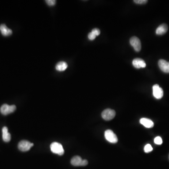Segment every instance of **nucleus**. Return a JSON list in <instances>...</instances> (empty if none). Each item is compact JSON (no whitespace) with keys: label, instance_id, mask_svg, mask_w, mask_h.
I'll use <instances>...</instances> for the list:
<instances>
[{"label":"nucleus","instance_id":"9d476101","mask_svg":"<svg viewBox=\"0 0 169 169\" xmlns=\"http://www.w3.org/2000/svg\"><path fill=\"white\" fill-rule=\"evenodd\" d=\"M132 65L137 69L145 68L146 64L145 61L141 58H135L132 61Z\"/></svg>","mask_w":169,"mask_h":169},{"label":"nucleus","instance_id":"aec40b11","mask_svg":"<svg viewBox=\"0 0 169 169\" xmlns=\"http://www.w3.org/2000/svg\"><path fill=\"white\" fill-rule=\"evenodd\" d=\"M134 2L136 4H143L148 2L147 0H135Z\"/></svg>","mask_w":169,"mask_h":169},{"label":"nucleus","instance_id":"7ed1b4c3","mask_svg":"<svg viewBox=\"0 0 169 169\" xmlns=\"http://www.w3.org/2000/svg\"><path fill=\"white\" fill-rule=\"evenodd\" d=\"M71 164L74 166H84L88 164L87 160H82L79 156H75L72 159Z\"/></svg>","mask_w":169,"mask_h":169},{"label":"nucleus","instance_id":"6e6552de","mask_svg":"<svg viewBox=\"0 0 169 169\" xmlns=\"http://www.w3.org/2000/svg\"><path fill=\"white\" fill-rule=\"evenodd\" d=\"M153 94L155 98L160 99L163 95V90L159 87L158 84H155L153 87Z\"/></svg>","mask_w":169,"mask_h":169},{"label":"nucleus","instance_id":"f03ea898","mask_svg":"<svg viewBox=\"0 0 169 169\" xmlns=\"http://www.w3.org/2000/svg\"><path fill=\"white\" fill-rule=\"evenodd\" d=\"M16 110V106L14 105H9L8 104L2 105L0 109V111L2 115H7L14 112Z\"/></svg>","mask_w":169,"mask_h":169},{"label":"nucleus","instance_id":"dca6fc26","mask_svg":"<svg viewBox=\"0 0 169 169\" xmlns=\"http://www.w3.org/2000/svg\"><path fill=\"white\" fill-rule=\"evenodd\" d=\"M153 150V148L150 144H147L144 147V151L146 153H149Z\"/></svg>","mask_w":169,"mask_h":169},{"label":"nucleus","instance_id":"1a4fd4ad","mask_svg":"<svg viewBox=\"0 0 169 169\" xmlns=\"http://www.w3.org/2000/svg\"><path fill=\"white\" fill-rule=\"evenodd\" d=\"M158 65L161 71L163 72L169 73V62L163 59H161L158 61Z\"/></svg>","mask_w":169,"mask_h":169},{"label":"nucleus","instance_id":"20e7f679","mask_svg":"<svg viewBox=\"0 0 169 169\" xmlns=\"http://www.w3.org/2000/svg\"><path fill=\"white\" fill-rule=\"evenodd\" d=\"M34 146V144L31 143L27 140H22L20 141V143L18 145V148L19 150L23 152H26L27 151L30 150L33 146Z\"/></svg>","mask_w":169,"mask_h":169},{"label":"nucleus","instance_id":"a211bd4d","mask_svg":"<svg viewBox=\"0 0 169 169\" xmlns=\"http://www.w3.org/2000/svg\"><path fill=\"white\" fill-rule=\"evenodd\" d=\"M45 1L49 6H54L56 4V1L54 0H46Z\"/></svg>","mask_w":169,"mask_h":169},{"label":"nucleus","instance_id":"0eeeda50","mask_svg":"<svg viewBox=\"0 0 169 169\" xmlns=\"http://www.w3.org/2000/svg\"><path fill=\"white\" fill-rule=\"evenodd\" d=\"M130 43L131 45L133 47L135 50L137 52H139L141 50V42L138 38L133 36L130 39Z\"/></svg>","mask_w":169,"mask_h":169},{"label":"nucleus","instance_id":"f3484780","mask_svg":"<svg viewBox=\"0 0 169 169\" xmlns=\"http://www.w3.org/2000/svg\"><path fill=\"white\" fill-rule=\"evenodd\" d=\"M154 143L157 145H161L163 143V140L161 137L158 136L154 139Z\"/></svg>","mask_w":169,"mask_h":169},{"label":"nucleus","instance_id":"ddd939ff","mask_svg":"<svg viewBox=\"0 0 169 169\" xmlns=\"http://www.w3.org/2000/svg\"><path fill=\"white\" fill-rule=\"evenodd\" d=\"M140 123L141 125L146 127L150 128L153 127L154 124L153 122L150 119L146 118H142L140 119Z\"/></svg>","mask_w":169,"mask_h":169},{"label":"nucleus","instance_id":"423d86ee","mask_svg":"<svg viewBox=\"0 0 169 169\" xmlns=\"http://www.w3.org/2000/svg\"><path fill=\"white\" fill-rule=\"evenodd\" d=\"M104 136L106 139L110 143H116L118 141L117 136L111 130H107L105 132Z\"/></svg>","mask_w":169,"mask_h":169},{"label":"nucleus","instance_id":"f257e3e1","mask_svg":"<svg viewBox=\"0 0 169 169\" xmlns=\"http://www.w3.org/2000/svg\"><path fill=\"white\" fill-rule=\"evenodd\" d=\"M50 150L53 153L58 154L59 155H63L64 153V150L62 144L56 142L52 143L50 145Z\"/></svg>","mask_w":169,"mask_h":169},{"label":"nucleus","instance_id":"39448f33","mask_svg":"<svg viewBox=\"0 0 169 169\" xmlns=\"http://www.w3.org/2000/svg\"><path fill=\"white\" fill-rule=\"evenodd\" d=\"M116 115V112L113 110L107 109L103 110L102 112V117L106 121L110 120L114 118Z\"/></svg>","mask_w":169,"mask_h":169},{"label":"nucleus","instance_id":"412c9836","mask_svg":"<svg viewBox=\"0 0 169 169\" xmlns=\"http://www.w3.org/2000/svg\"><path fill=\"white\" fill-rule=\"evenodd\" d=\"M88 38L90 40H94L96 38V36L94 34L91 32L88 34Z\"/></svg>","mask_w":169,"mask_h":169},{"label":"nucleus","instance_id":"f8f14e48","mask_svg":"<svg viewBox=\"0 0 169 169\" xmlns=\"http://www.w3.org/2000/svg\"><path fill=\"white\" fill-rule=\"evenodd\" d=\"M0 31L4 36H9L12 34L11 30L8 28L5 24H1L0 26Z\"/></svg>","mask_w":169,"mask_h":169},{"label":"nucleus","instance_id":"9b49d317","mask_svg":"<svg viewBox=\"0 0 169 169\" xmlns=\"http://www.w3.org/2000/svg\"><path fill=\"white\" fill-rule=\"evenodd\" d=\"M168 27L167 24H163L159 26L156 30V34L159 35H163L165 34L168 31Z\"/></svg>","mask_w":169,"mask_h":169},{"label":"nucleus","instance_id":"4468645a","mask_svg":"<svg viewBox=\"0 0 169 169\" xmlns=\"http://www.w3.org/2000/svg\"><path fill=\"white\" fill-rule=\"evenodd\" d=\"M2 139L5 142H9L11 140V134L8 132L7 127H4L2 129Z\"/></svg>","mask_w":169,"mask_h":169},{"label":"nucleus","instance_id":"6ab92c4d","mask_svg":"<svg viewBox=\"0 0 169 169\" xmlns=\"http://www.w3.org/2000/svg\"><path fill=\"white\" fill-rule=\"evenodd\" d=\"M91 32L93 33V34H94L96 36L99 35L100 33H101L100 30L99 29H97V28H95V29H93Z\"/></svg>","mask_w":169,"mask_h":169},{"label":"nucleus","instance_id":"2eb2a0df","mask_svg":"<svg viewBox=\"0 0 169 169\" xmlns=\"http://www.w3.org/2000/svg\"><path fill=\"white\" fill-rule=\"evenodd\" d=\"M68 64L65 62H60L57 64L56 66V69L59 72L65 71L67 68Z\"/></svg>","mask_w":169,"mask_h":169}]
</instances>
